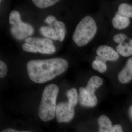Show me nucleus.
Listing matches in <instances>:
<instances>
[{
    "instance_id": "f257e3e1",
    "label": "nucleus",
    "mask_w": 132,
    "mask_h": 132,
    "mask_svg": "<svg viewBox=\"0 0 132 132\" xmlns=\"http://www.w3.org/2000/svg\"><path fill=\"white\" fill-rule=\"evenodd\" d=\"M68 62L62 58L32 60L27 63L29 78L36 83H44L63 73L68 67Z\"/></svg>"
},
{
    "instance_id": "f03ea898",
    "label": "nucleus",
    "mask_w": 132,
    "mask_h": 132,
    "mask_svg": "<svg viewBox=\"0 0 132 132\" xmlns=\"http://www.w3.org/2000/svg\"><path fill=\"white\" fill-rule=\"evenodd\" d=\"M58 93L59 88L54 84L47 85L43 90L38 111L39 116L43 121H49L54 118Z\"/></svg>"
},
{
    "instance_id": "7ed1b4c3",
    "label": "nucleus",
    "mask_w": 132,
    "mask_h": 132,
    "mask_svg": "<svg viewBox=\"0 0 132 132\" xmlns=\"http://www.w3.org/2000/svg\"><path fill=\"white\" fill-rule=\"evenodd\" d=\"M97 30L95 22L92 17L87 16L77 24L72 35V40L78 47H83L94 38Z\"/></svg>"
},
{
    "instance_id": "20e7f679",
    "label": "nucleus",
    "mask_w": 132,
    "mask_h": 132,
    "mask_svg": "<svg viewBox=\"0 0 132 132\" xmlns=\"http://www.w3.org/2000/svg\"><path fill=\"white\" fill-rule=\"evenodd\" d=\"M9 23L12 26L10 31L14 38L17 40H23L34 32L32 26L23 22L21 19V15L17 10H13L10 12Z\"/></svg>"
},
{
    "instance_id": "39448f33",
    "label": "nucleus",
    "mask_w": 132,
    "mask_h": 132,
    "mask_svg": "<svg viewBox=\"0 0 132 132\" xmlns=\"http://www.w3.org/2000/svg\"><path fill=\"white\" fill-rule=\"evenodd\" d=\"M22 48L24 51L31 53L40 52L51 54L56 52V47L52 40L47 38L28 37L25 40Z\"/></svg>"
},
{
    "instance_id": "423d86ee",
    "label": "nucleus",
    "mask_w": 132,
    "mask_h": 132,
    "mask_svg": "<svg viewBox=\"0 0 132 132\" xmlns=\"http://www.w3.org/2000/svg\"><path fill=\"white\" fill-rule=\"evenodd\" d=\"M40 32L44 37L54 40L62 42L67 33L66 24L63 22L56 20L50 26H43Z\"/></svg>"
},
{
    "instance_id": "0eeeda50",
    "label": "nucleus",
    "mask_w": 132,
    "mask_h": 132,
    "mask_svg": "<svg viewBox=\"0 0 132 132\" xmlns=\"http://www.w3.org/2000/svg\"><path fill=\"white\" fill-rule=\"evenodd\" d=\"M75 107L68 102H61L57 105L56 116L58 123L69 122L75 116Z\"/></svg>"
},
{
    "instance_id": "6e6552de",
    "label": "nucleus",
    "mask_w": 132,
    "mask_h": 132,
    "mask_svg": "<svg viewBox=\"0 0 132 132\" xmlns=\"http://www.w3.org/2000/svg\"><path fill=\"white\" fill-rule=\"evenodd\" d=\"M78 102L81 105L88 107H94L97 103V99L95 94L88 93L85 88H79Z\"/></svg>"
},
{
    "instance_id": "1a4fd4ad",
    "label": "nucleus",
    "mask_w": 132,
    "mask_h": 132,
    "mask_svg": "<svg viewBox=\"0 0 132 132\" xmlns=\"http://www.w3.org/2000/svg\"><path fill=\"white\" fill-rule=\"evenodd\" d=\"M97 56L101 57L104 61H116L119 57V55L112 47L106 45H101L96 50Z\"/></svg>"
},
{
    "instance_id": "9d476101",
    "label": "nucleus",
    "mask_w": 132,
    "mask_h": 132,
    "mask_svg": "<svg viewBox=\"0 0 132 132\" xmlns=\"http://www.w3.org/2000/svg\"><path fill=\"white\" fill-rule=\"evenodd\" d=\"M118 80L123 84L129 83L132 79V57L129 58L122 70L118 73Z\"/></svg>"
},
{
    "instance_id": "9b49d317",
    "label": "nucleus",
    "mask_w": 132,
    "mask_h": 132,
    "mask_svg": "<svg viewBox=\"0 0 132 132\" xmlns=\"http://www.w3.org/2000/svg\"><path fill=\"white\" fill-rule=\"evenodd\" d=\"M102 78L98 76H93L90 78L85 87V89L90 94H95V92L103 84Z\"/></svg>"
},
{
    "instance_id": "f8f14e48",
    "label": "nucleus",
    "mask_w": 132,
    "mask_h": 132,
    "mask_svg": "<svg viewBox=\"0 0 132 132\" xmlns=\"http://www.w3.org/2000/svg\"><path fill=\"white\" fill-rule=\"evenodd\" d=\"M99 132H113V126L110 119L105 115H101L98 118Z\"/></svg>"
},
{
    "instance_id": "ddd939ff",
    "label": "nucleus",
    "mask_w": 132,
    "mask_h": 132,
    "mask_svg": "<svg viewBox=\"0 0 132 132\" xmlns=\"http://www.w3.org/2000/svg\"><path fill=\"white\" fill-rule=\"evenodd\" d=\"M130 23V20L127 17H124L117 13L112 20V24L113 27L118 29H122L126 28Z\"/></svg>"
},
{
    "instance_id": "4468645a",
    "label": "nucleus",
    "mask_w": 132,
    "mask_h": 132,
    "mask_svg": "<svg viewBox=\"0 0 132 132\" xmlns=\"http://www.w3.org/2000/svg\"><path fill=\"white\" fill-rule=\"evenodd\" d=\"M116 50L122 56L126 57L132 55V39L129 40V42L119 44L116 47Z\"/></svg>"
},
{
    "instance_id": "2eb2a0df",
    "label": "nucleus",
    "mask_w": 132,
    "mask_h": 132,
    "mask_svg": "<svg viewBox=\"0 0 132 132\" xmlns=\"http://www.w3.org/2000/svg\"><path fill=\"white\" fill-rule=\"evenodd\" d=\"M92 66L94 70H97L100 73L105 72L107 70L106 62L98 56L95 57V59L93 62Z\"/></svg>"
},
{
    "instance_id": "dca6fc26",
    "label": "nucleus",
    "mask_w": 132,
    "mask_h": 132,
    "mask_svg": "<svg viewBox=\"0 0 132 132\" xmlns=\"http://www.w3.org/2000/svg\"><path fill=\"white\" fill-rule=\"evenodd\" d=\"M117 13L127 18L132 17V6L126 3H122L119 5Z\"/></svg>"
},
{
    "instance_id": "f3484780",
    "label": "nucleus",
    "mask_w": 132,
    "mask_h": 132,
    "mask_svg": "<svg viewBox=\"0 0 132 132\" xmlns=\"http://www.w3.org/2000/svg\"><path fill=\"white\" fill-rule=\"evenodd\" d=\"M66 95L69 103L75 107L78 101V95L76 89L72 88L68 90L66 93Z\"/></svg>"
},
{
    "instance_id": "a211bd4d",
    "label": "nucleus",
    "mask_w": 132,
    "mask_h": 132,
    "mask_svg": "<svg viewBox=\"0 0 132 132\" xmlns=\"http://www.w3.org/2000/svg\"><path fill=\"white\" fill-rule=\"evenodd\" d=\"M59 1L57 0H33L32 2L37 7L40 9L47 8L55 4Z\"/></svg>"
},
{
    "instance_id": "6ab92c4d",
    "label": "nucleus",
    "mask_w": 132,
    "mask_h": 132,
    "mask_svg": "<svg viewBox=\"0 0 132 132\" xmlns=\"http://www.w3.org/2000/svg\"><path fill=\"white\" fill-rule=\"evenodd\" d=\"M127 36L123 33H118L115 35L113 37V41L115 42L118 43L119 44H121L125 42V40L128 39Z\"/></svg>"
},
{
    "instance_id": "aec40b11",
    "label": "nucleus",
    "mask_w": 132,
    "mask_h": 132,
    "mask_svg": "<svg viewBox=\"0 0 132 132\" xmlns=\"http://www.w3.org/2000/svg\"><path fill=\"white\" fill-rule=\"evenodd\" d=\"M8 71L7 65L5 62L0 61V77L4 78L6 76Z\"/></svg>"
},
{
    "instance_id": "412c9836",
    "label": "nucleus",
    "mask_w": 132,
    "mask_h": 132,
    "mask_svg": "<svg viewBox=\"0 0 132 132\" xmlns=\"http://www.w3.org/2000/svg\"><path fill=\"white\" fill-rule=\"evenodd\" d=\"M56 20H57L55 16L50 15L47 17L45 20V22L48 24L50 26H51Z\"/></svg>"
},
{
    "instance_id": "4be33fe9",
    "label": "nucleus",
    "mask_w": 132,
    "mask_h": 132,
    "mask_svg": "<svg viewBox=\"0 0 132 132\" xmlns=\"http://www.w3.org/2000/svg\"><path fill=\"white\" fill-rule=\"evenodd\" d=\"M113 132H123L122 126L120 124H116L114 125Z\"/></svg>"
},
{
    "instance_id": "5701e85b",
    "label": "nucleus",
    "mask_w": 132,
    "mask_h": 132,
    "mask_svg": "<svg viewBox=\"0 0 132 132\" xmlns=\"http://www.w3.org/2000/svg\"><path fill=\"white\" fill-rule=\"evenodd\" d=\"M1 132H29V131H19L16 130H14L13 129H11V128H7L4 130L3 131H2Z\"/></svg>"
},
{
    "instance_id": "b1692460",
    "label": "nucleus",
    "mask_w": 132,
    "mask_h": 132,
    "mask_svg": "<svg viewBox=\"0 0 132 132\" xmlns=\"http://www.w3.org/2000/svg\"><path fill=\"white\" fill-rule=\"evenodd\" d=\"M128 114H129L130 118L131 121H132V105L130 107V108L129 109Z\"/></svg>"
}]
</instances>
